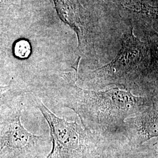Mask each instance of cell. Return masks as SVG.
<instances>
[{
  "mask_svg": "<svg viewBox=\"0 0 158 158\" xmlns=\"http://www.w3.org/2000/svg\"><path fill=\"white\" fill-rule=\"evenodd\" d=\"M85 1L87 2H90V1H94L95 0H85Z\"/></svg>",
  "mask_w": 158,
  "mask_h": 158,
  "instance_id": "obj_10",
  "label": "cell"
},
{
  "mask_svg": "<svg viewBox=\"0 0 158 158\" xmlns=\"http://www.w3.org/2000/svg\"><path fill=\"white\" fill-rule=\"evenodd\" d=\"M141 147L134 149L127 142L118 139L108 140L102 154L98 158H143Z\"/></svg>",
  "mask_w": 158,
  "mask_h": 158,
  "instance_id": "obj_8",
  "label": "cell"
},
{
  "mask_svg": "<svg viewBox=\"0 0 158 158\" xmlns=\"http://www.w3.org/2000/svg\"><path fill=\"white\" fill-rule=\"evenodd\" d=\"M76 75V71L60 74L57 104L73 110L85 129L108 139L123 136L125 120L158 101V96H135L118 87L86 89L77 84Z\"/></svg>",
  "mask_w": 158,
  "mask_h": 158,
  "instance_id": "obj_1",
  "label": "cell"
},
{
  "mask_svg": "<svg viewBox=\"0 0 158 158\" xmlns=\"http://www.w3.org/2000/svg\"><path fill=\"white\" fill-rule=\"evenodd\" d=\"M57 14L63 23L73 29L78 39L77 51L81 57H96L95 45L91 40L89 13L78 0H53Z\"/></svg>",
  "mask_w": 158,
  "mask_h": 158,
  "instance_id": "obj_5",
  "label": "cell"
},
{
  "mask_svg": "<svg viewBox=\"0 0 158 158\" xmlns=\"http://www.w3.org/2000/svg\"><path fill=\"white\" fill-rule=\"evenodd\" d=\"M157 50V42H142L132 28L125 35L121 48L111 62L87 72L76 68V83L89 90H102L114 85L135 96H158Z\"/></svg>",
  "mask_w": 158,
  "mask_h": 158,
  "instance_id": "obj_2",
  "label": "cell"
},
{
  "mask_svg": "<svg viewBox=\"0 0 158 158\" xmlns=\"http://www.w3.org/2000/svg\"><path fill=\"white\" fill-rule=\"evenodd\" d=\"M35 158H45V157H43V156H38V157H36Z\"/></svg>",
  "mask_w": 158,
  "mask_h": 158,
  "instance_id": "obj_11",
  "label": "cell"
},
{
  "mask_svg": "<svg viewBox=\"0 0 158 158\" xmlns=\"http://www.w3.org/2000/svg\"><path fill=\"white\" fill-rule=\"evenodd\" d=\"M15 56L21 59L28 58L31 53V46L28 40H19L17 42L13 48Z\"/></svg>",
  "mask_w": 158,
  "mask_h": 158,
  "instance_id": "obj_9",
  "label": "cell"
},
{
  "mask_svg": "<svg viewBox=\"0 0 158 158\" xmlns=\"http://www.w3.org/2000/svg\"><path fill=\"white\" fill-rule=\"evenodd\" d=\"M30 90L23 84L14 79L0 81V115L19 107H23V98Z\"/></svg>",
  "mask_w": 158,
  "mask_h": 158,
  "instance_id": "obj_7",
  "label": "cell"
},
{
  "mask_svg": "<svg viewBox=\"0 0 158 158\" xmlns=\"http://www.w3.org/2000/svg\"><path fill=\"white\" fill-rule=\"evenodd\" d=\"M36 107L50 128L52 149L45 158H98L109 139L85 129L76 121L60 118L33 96Z\"/></svg>",
  "mask_w": 158,
  "mask_h": 158,
  "instance_id": "obj_3",
  "label": "cell"
},
{
  "mask_svg": "<svg viewBox=\"0 0 158 158\" xmlns=\"http://www.w3.org/2000/svg\"><path fill=\"white\" fill-rule=\"evenodd\" d=\"M158 135V101L125 120L123 136L132 148H138Z\"/></svg>",
  "mask_w": 158,
  "mask_h": 158,
  "instance_id": "obj_6",
  "label": "cell"
},
{
  "mask_svg": "<svg viewBox=\"0 0 158 158\" xmlns=\"http://www.w3.org/2000/svg\"><path fill=\"white\" fill-rule=\"evenodd\" d=\"M23 107L0 115V158L45 157L51 138L29 132L21 123Z\"/></svg>",
  "mask_w": 158,
  "mask_h": 158,
  "instance_id": "obj_4",
  "label": "cell"
}]
</instances>
